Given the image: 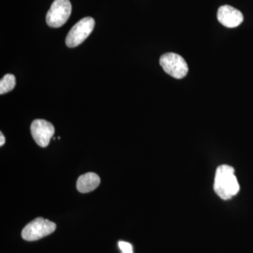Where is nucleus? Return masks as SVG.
I'll return each instance as SVG.
<instances>
[{
	"mask_svg": "<svg viewBox=\"0 0 253 253\" xmlns=\"http://www.w3.org/2000/svg\"><path fill=\"white\" fill-rule=\"evenodd\" d=\"M234 172V168L227 165H221L217 168L214 190L221 199L225 201L231 199L239 193L240 186Z\"/></svg>",
	"mask_w": 253,
	"mask_h": 253,
	"instance_id": "nucleus-1",
	"label": "nucleus"
},
{
	"mask_svg": "<svg viewBox=\"0 0 253 253\" xmlns=\"http://www.w3.org/2000/svg\"><path fill=\"white\" fill-rule=\"evenodd\" d=\"M217 16L219 22L226 28L238 27L244 21L242 13L229 5L220 6L218 9Z\"/></svg>",
	"mask_w": 253,
	"mask_h": 253,
	"instance_id": "nucleus-7",
	"label": "nucleus"
},
{
	"mask_svg": "<svg viewBox=\"0 0 253 253\" xmlns=\"http://www.w3.org/2000/svg\"><path fill=\"white\" fill-rule=\"evenodd\" d=\"M118 245H119L120 249L122 251L123 253H133L132 246L129 243L120 241Z\"/></svg>",
	"mask_w": 253,
	"mask_h": 253,
	"instance_id": "nucleus-10",
	"label": "nucleus"
},
{
	"mask_svg": "<svg viewBox=\"0 0 253 253\" xmlns=\"http://www.w3.org/2000/svg\"><path fill=\"white\" fill-rule=\"evenodd\" d=\"M72 5L69 0H55L46 16V24L51 28L63 26L70 18Z\"/></svg>",
	"mask_w": 253,
	"mask_h": 253,
	"instance_id": "nucleus-3",
	"label": "nucleus"
},
{
	"mask_svg": "<svg viewBox=\"0 0 253 253\" xmlns=\"http://www.w3.org/2000/svg\"><path fill=\"white\" fill-rule=\"evenodd\" d=\"M160 65L165 72L176 79L185 77L189 72V67L185 60L175 53H166L160 58Z\"/></svg>",
	"mask_w": 253,
	"mask_h": 253,
	"instance_id": "nucleus-4",
	"label": "nucleus"
},
{
	"mask_svg": "<svg viewBox=\"0 0 253 253\" xmlns=\"http://www.w3.org/2000/svg\"><path fill=\"white\" fill-rule=\"evenodd\" d=\"M15 86H16V78L14 75H5L0 81V94H6L12 91Z\"/></svg>",
	"mask_w": 253,
	"mask_h": 253,
	"instance_id": "nucleus-9",
	"label": "nucleus"
},
{
	"mask_svg": "<svg viewBox=\"0 0 253 253\" xmlns=\"http://www.w3.org/2000/svg\"><path fill=\"white\" fill-rule=\"evenodd\" d=\"M56 224L49 219L38 217L23 228L21 236L28 241H38L54 232Z\"/></svg>",
	"mask_w": 253,
	"mask_h": 253,
	"instance_id": "nucleus-2",
	"label": "nucleus"
},
{
	"mask_svg": "<svg viewBox=\"0 0 253 253\" xmlns=\"http://www.w3.org/2000/svg\"><path fill=\"white\" fill-rule=\"evenodd\" d=\"M31 131L36 144L41 147H46L54 134V126L45 120L37 119L32 123Z\"/></svg>",
	"mask_w": 253,
	"mask_h": 253,
	"instance_id": "nucleus-6",
	"label": "nucleus"
},
{
	"mask_svg": "<svg viewBox=\"0 0 253 253\" xmlns=\"http://www.w3.org/2000/svg\"><path fill=\"white\" fill-rule=\"evenodd\" d=\"M0 138H1V140H0V146H3L5 143V137L3 135L2 133H0Z\"/></svg>",
	"mask_w": 253,
	"mask_h": 253,
	"instance_id": "nucleus-11",
	"label": "nucleus"
},
{
	"mask_svg": "<svg viewBox=\"0 0 253 253\" xmlns=\"http://www.w3.org/2000/svg\"><path fill=\"white\" fill-rule=\"evenodd\" d=\"M95 21L91 17H85L76 23L68 33L66 44L68 47H76L82 44L94 30Z\"/></svg>",
	"mask_w": 253,
	"mask_h": 253,
	"instance_id": "nucleus-5",
	"label": "nucleus"
},
{
	"mask_svg": "<svg viewBox=\"0 0 253 253\" xmlns=\"http://www.w3.org/2000/svg\"><path fill=\"white\" fill-rule=\"evenodd\" d=\"M101 179L98 174L93 172H88L83 174L78 178L77 181L78 191L82 194L91 192L99 186Z\"/></svg>",
	"mask_w": 253,
	"mask_h": 253,
	"instance_id": "nucleus-8",
	"label": "nucleus"
}]
</instances>
